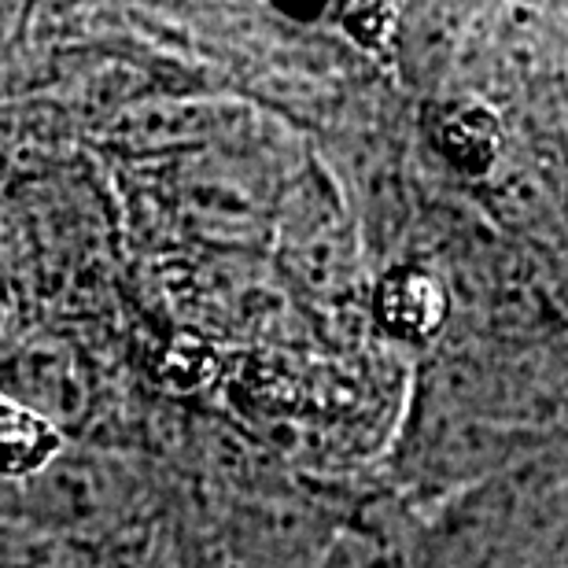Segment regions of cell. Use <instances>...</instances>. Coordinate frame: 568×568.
<instances>
[{"mask_svg":"<svg viewBox=\"0 0 568 568\" xmlns=\"http://www.w3.org/2000/svg\"><path fill=\"white\" fill-rule=\"evenodd\" d=\"M447 288L425 266H395L381 277L373 314L395 339H428L447 322Z\"/></svg>","mask_w":568,"mask_h":568,"instance_id":"1","label":"cell"},{"mask_svg":"<svg viewBox=\"0 0 568 568\" xmlns=\"http://www.w3.org/2000/svg\"><path fill=\"white\" fill-rule=\"evenodd\" d=\"M63 454V436L38 406L0 392V476H41Z\"/></svg>","mask_w":568,"mask_h":568,"instance_id":"3","label":"cell"},{"mask_svg":"<svg viewBox=\"0 0 568 568\" xmlns=\"http://www.w3.org/2000/svg\"><path fill=\"white\" fill-rule=\"evenodd\" d=\"M351 16H344L347 22V30L355 33L358 41H366V44H377L381 41V30L388 27L395 11L388 8H381V4H362V8H347Z\"/></svg>","mask_w":568,"mask_h":568,"instance_id":"4","label":"cell"},{"mask_svg":"<svg viewBox=\"0 0 568 568\" xmlns=\"http://www.w3.org/2000/svg\"><path fill=\"white\" fill-rule=\"evenodd\" d=\"M428 144L458 170V174L480 178L491 170L498 155V119L473 97H450L432 104L425 115Z\"/></svg>","mask_w":568,"mask_h":568,"instance_id":"2","label":"cell"},{"mask_svg":"<svg viewBox=\"0 0 568 568\" xmlns=\"http://www.w3.org/2000/svg\"><path fill=\"white\" fill-rule=\"evenodd\" d=\"M284 19H292V22H322V19H328V11H336L333 4H314V8H306V4H274Z\"/></svg>","mask_w":568,"mask_h":568,"instance_id":"5","label":"cell"}]
</instances>
